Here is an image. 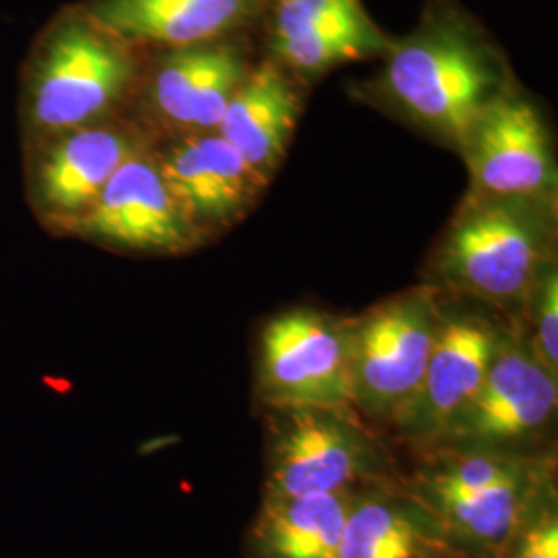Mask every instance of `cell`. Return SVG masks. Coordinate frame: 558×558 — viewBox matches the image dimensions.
<instances>
[{
    "mask_svg": "<svg viewBox=\"0 0 558 558\" xmlns=\"http://www.w3.org/2000/svg\"><path fill=\"white\" fill-rule=\"evenodd\" d=\"M416 530L387 502H360L350 507L343 523L339 558H414Z\"/></svg>",
    "mask_w": 558,
    "mask_h": 558,
    "instance_id": "cell-19",
    "label": "cell"
},
{
    "mask_svg": "<svg viewBox=\"0 0 558 558\" xmlns=\"http://www.w3.org/2000/svg\"><path fill=\"white\" fill-rule=\"evenodd\" d=\"M555 201L468 193L435 253L449 283L493 300L523 296L550 267Z\"/></svg>",
    "mask_w": 558,
    "mask_h": 558,
    "instance_id": "cell-3",
    "label": "cell"
},
{
    "mask_svg": "<svg viewBox=\"0 0 558 558\" xmlns=\"http://www.w3.org/2000/svg\"><path fill=\"white\" fill-rule=\"evenodd\" d=\"M362 0H267L260 40L286 38L338 23L368 20Z\"/></svg>",
    "mask_w": 558,
    "mask_h": 558,
    "instance_id": "cell-20",
    "label": "cell"
},
{
    "mask_svg": "<svg viewBox=\"0 0 558 558\" xmlns=\"http://www.w3.org/2000/svg\"><path fill=\"white\" fill-rule=\"evenodd\" d=\"M538 359L550 373L558 364V278L550 267L542 274L538 308Z\"/></svg>",
    "mask_w": 558,
    "mask_h": 558,
    "instance_id": "cell-21",
    "label": "cell"
},
{
    "mask_svg": "<svg viewBox=\"0 0 558 558\" xmlns=\"http://www.w3.org/2000/svg\"><path fill=\"white\" fill-rule=\"evenodd\" d=\"M267 0H87L83 9L147 52L259 32Z\"/></svg>",
    "mask_w": 558,
    "mask_h": 558,
    "instance_id": "cell-11",
    "label": "cell"
},
{
    "mask_svg": "<svg viewBox=\"0 0 558 558\" xmlns=\"http://www.w3.org/2000/svg\"><path fill=\"white\" fill-rule=\"evenodd\" d=\"M66 239L143 257L186 255L205 242L163 179L154 145L120 168Z\"/></svg>",
    "mask_w": 558,
    "mask_h": 558,
    "instance_id": "cell-8",
    "label": "cell"
},
{
    "mask_svg": "<svg viewBox=\"0 0 558 558\" xmlns=\"http://www.w3.org/2000/svg\"><path fill=\"white\" fill-rule=\"evenodd\" d=\"M260 389L281 410L341 412L350 403V339L325 315L292 311L269 320L260 336Z\"/></svg>",
    "mask_w": 558,
    "mask_h": 558,
    "instance_id": "cell-9",
    "label": "cell"
},
{
    "mask_svg": "<svg viewBox=\"0 0 558 558\" xmlns=\"http://www.w3.org/2000/svg\"><path fill=\"white\" fill-rule=\"evenodd\" d=\"M497 354L493 331L478 320L458 319L439 327L418 393L401 416L430 428L451 422L476 398Z\"/></svg>",
    "mask_w": 558,
    "mask_h": 558,
    "instance_id": "cell-15",
    "label": "cell"
},
{
    "mask_svg": "<svg viewBox=\"0 0 558 558\" xmlns=\"http://www.w3.org/2000/svg\"><path fill=\"white\" fill-rule=\"evenodd\" d=\"M259 57L251 34L149 52L129 117L154 143L216 131Z\"/></svg>",
    "mask_w": 558,
    "mask_h": 558,
    "instance_id": "cell-4",
    "label": "cell"
},
{
    "mask_svg": "<svg viewBox=\"0 0 558 558\" xmlns=\"http://www.w3.org/2000/svg\"><path fill=\"white\" fill-rule=\"evenodd\" d=\"M555 408L557 383L539 362L521 352H497L476 398L453 422L463 437L515 439L539 428Z\"/></svg>",
    "mask_w": 558,
    "mask_h": 558,
    "instance_id": "cell-14",
    "label": "cell"
},
{
    "mask_svg": "<svg viewBox=\"0 0 558 558\" xmlns=\"http://www.w3.org/2000/svg\"><path fill=\"white\" fill-rule=\"evenodd\" d=\"M459 156L468 166L474 195L555 201L553 129L536 96L519 81L474 120Z\"/></svg>",
    "mask_w": 558,
    "mask_h": 558,
    "instance_id": "cell-6",
    "label": "cell"
},
{
    "mask_svg": "<svg viewBox=\"0 0 558 558\" xmlns=\"http://www.w3.org/2000/svg\"><path fill=\"white\" fill-rule=\"evenodd\" d=\"M154 154L172 195L203 240L244 220L267 189L218 131L156 141Z\"/></svg>",
    "mask_w": 558,
    "mask_h": 558,
    "instance_id": "cell-10",
    "label": "cell"
},
{
    "mask_svg": "<svg viewBox=\"0 0 558 558\" xmlns=\"http://www.w3.org/2000/svg\"><path fill=\"white\" fill-rule=\"evenodd\" d=\"M518 558H558L557 519H544L527 536Z\"/></svg>",
    "mask_w": 558,
    "mask_h": 558,
    "instance_id": "cell-22",
    "label": "cell"
},
{
    "mask_svg": "<svg viewBox=\"0 0 558 558\" xmlns=\"http://www.w3.org/2000/svg\"><path fill=\"white\" fill-rule=\"evenodd\" d=\"M350 507L343 493L269 499L257 527L263 555L265 558H339Z\"/></svg>",
    "mask_w": 558,
    "mask_h": 558,
    "instance_id": "cell-16",
    "label": "cell"
},
{
    "mask_svg": "<svg viewBox=\"0 0 558 558\" xmlns=\"http://www.w3.org/2000/svg\"><path fill=\"white\" fill-rule=\"evenodd\" d=\"M147 57L83 4L59 13L27 60L21 108L25 143L129 114Z\"/></svg>",
    "mask_w": 558,
    "mask_h": 558,
    "instance_id": "cell-2",
    "label": "cell"
},
{
    "mask_svg": "<svg viewBox=\"0 0 558 558\" xmlns=\"http://www.w3.org/2000/svg\"><path fill=\"white\" fill-rule=\"evenodd\" d=\"M437 333L426 292L391 300L348 327L354 403L377 416H401L418 393Z\"/></svg>",
    "mask_w": 558,
    "mask_h": 558,
    "instance_id": "cell-7",
    "label": "cell"
},
{
    "mask_svg": "<svg viewBox=\"0 0 558 558\" xmlns=\"http://www.w3.org/2000/svg\"><path fill=\"white\" fill-rule=\"evenodd\" d=\"M518 75L505 48L458 0H428L416 25L350 85V100L458 151L474 120Z\"/></svg>",
    "mask_w": 558,
    "mask_h": 558,
    "instance_id": "cell-1",
    "label": "cell"
},
{
    "mask_svg": "<svg viewBox=\"0 0 558 558\" xmlns=\"http://www.w3.org/2000/svg\"><path fill=\"white\" fill-rule=\"evenodd\" d=\"M393 36L385 34L373 17L338 23L286 38L260 40V57L276 60L308 85L352 62L380 60Z\"/></svg>",
    "mask_w": 558,
    "mask_h": 558,
    "instance_id": "cell-17",
    "label": "cell"
},
{
    "mask_svg": "<svg viewBox=\"0 0 558 558\" xmlns=\"http://www.w3.org/2000/svg\"><path fill=\"white\" fill-rule=\"evenodd\" d=\"M271 458V499L338 495L366 465V447L336 412L288 410Z\"/></svg>",
    "mask_w": 558,
    "mask_h": 558,
    "instance_id": "cell-13",
    "label": "cell"
},
{
    "mask_svg": "<svg viewBox=\"0 0 558 558\" xmlns=\"http://www.w3.org/2000/svg\"><path fill=\"white\" fill-rule=\"evenodd\" d=\"M442 518L453 530L478 542H500L518 525L523 511V476L515 474L480 488H433Z\"/></svg>",
    "mask_w": 558,
    "mask_h": 558,
    "instance_id": "cell-18",
    "label": "cell"
},
{
    "mask_svg": "<svg viewBox=\"0 0 558 558\" xmlns=\"http://www.w3.org/2000/svg\"><path fill=\"white\" fill-rule=\"evenodd\" d=\"M151 145L129 114L25 143V195L34 218L48 234L69 236L120 168Z\"/></svg>",
    "mask_w": 558,
    "mask_h": 558,
    "instance_id": "cell-5",
    "label": "cell"
},
{
    "mask_svg": "<svg viewBox=\"0 0 558 558\" xmlns=\"http://www.w3.org/2000/svg\"><path fill=\"white\" fill-rule=\"evenodd\" d=\"M308 92L306 81L276 60L259 57L216 129L267 186L288 156Z\"/></svg>",
    "mask_w": 558,
    "mask_h": 558,
    "instance_id": "cell-12",
    "label": "cell"
}]
</instances>
